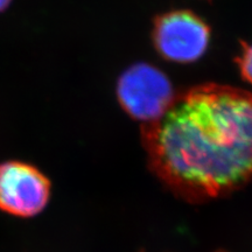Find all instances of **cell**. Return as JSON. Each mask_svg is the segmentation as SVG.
<instances>
[{
    "label": "cell",
    "mask_w": 252,
    "mask_h": 252,
    "mask_svg": "<svg viewBox=\"0 0 252 252\" xmlns=\"http://www.w3.org/2000/svg\"><path fill=\"white\" fill-rule=\"evenodd\" d=\"M150 168L178 197L201 203L252 181V94L203 84L141 125Z\"/></svg>",
    "instance_id": "1"
},
{
    "label": "cell",
    "mask_w": 252,
    "mask_h": 252,
    "mask_svg": "<svg viewBox=\"0 0 252 252\" xmlns=\"http://www.w3.org/2000/svg\"><path fill=\"white\" fill-rule=\"evenodd\" d=\"M175 96L168 77L147 63L132 65L117 83V98L123 110L143 124L161 117Z\"/></svg>",
    "instance_id": "2"
},
{
    "label": "cell",
    "mask_w": 252,
    "mask_h": 252,
    "mask_svg": "<svg viewBox=\"0 0 252 252\" xmlns=\"http://www.w3.org/2000/svg\"><path fill=\"white\" fill-rule=\"evenodd\" d=\"M153 43L163 59L190 63L203 56L209 46L210 30L190 11H172L156 19Z\"/></svg>",
    "instance_id": "3"
},
{
    "label": "cell",
    "mask_w": 252,
    "mask_h": 252,
    "mask_svg": "<svg viewBox=\"0 0 252 252\" xmlns=\"http://www.w3.org/2000/svg\"><path fill=\"white\" fill-rule=\"evenodd\" d=\"M52 185L36 167L23 161L0 163V210L17 217L39 215L47 207Z\"/></svg>",
    "instance_id": "4"
},
{
    "label": "cell",
    "mask_w": 252,
    "mask_h": 252,
    "mask_svg": "<svg viewBox=\"0 0 252 252\" xmlns=\"http://www.w3.org/2000/svg\"><path fill=\"white\" fill-rule=\"evenodd\" d=\"M237 64L242 76L252 84V45L243 43L242 52L237 58Z\"/></svg>",
    "instance_id": "5"
},
{
    "label": "cell",
    "mask_w": 252,
    "mask_h": 252,
    "mask_svg": "<svg viewBox=\"0 0 252 252\" xmlns=\"http://www.w3.org/2000/svg\"><path fill=\"white\" fill-rule=\"evenodd\" d=\"M11 1L12 0H0V12L5 11L9 6V4H11Z\"/></svg>",
    "instance_id": "6"
}]
</instances>
